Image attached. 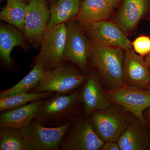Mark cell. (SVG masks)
Segmentation results:
<instances>
[{"mask_svg":"<svg viewBox=\"0 0 150 150\" xmlns=\"http://www.w3.org/2000/svg\"><path fill=\"white\" fill-rule=\"evenodd\" d=\"M90 57L100 83L106 91L124 85L123 49L106 46L90 40Z\"/></svg>","mask_w":150,"mask_h":150,"instance_id":"obj_1","label":"cell"},{"mask_svg":"<svg viewBox=\"0 0 150 150\" xmlns=\"http://www.w3.org/2000/svg\"><path fill=\"white\" fill-rule=\"evenodd\" d=\"M82 87L70 94H56L45 100L35 115L34 120L44 126H63L77 116L79 104L82 103L80 92Z\"/></svg>","mask_w":150,"mask_h":150,"instance_id":"obj_2","label":"cell"},{"mask_svg":"<svg viewBox=\"0 0 150 150\" xmlns=\"http://www.w3.org/2000/svg\"><path fill=\"white\" fill-rule=\"evenodd\" d=\"M88 77V74L82 73L63 63L56 68L45 71L37 86L31 92L68 94L83 85Z\"/></svg>","mask_w":150,"mask_h":150,"instance_id":"obj_3","label":"cell"},{"mask_svg":"<svg viewBox=\"0 0 150 150\" xmlns=\"http://www.w3.org/2000/svg\"><path fill=\"white\" fill-rule=\"evenodd\" d=\"M134 116L122 107L112 105L105 110L93 111L89 117L101 140L117 142Z\"/></svg>","mask_w":150,"mask_h":150,"instance_id":"obj_4","label":"cell"},{"mask_svg":"<svg viewBox=\"0 0 150 150\" xmlns=\"http://www.w3.org/2000/svg\"><path fill=\"white\" fill-rule=\"evenodd\" d=\"M73 120L63 126L48 127L33 119L21 129L25 150H60L61 142Z\"/></svg>","mask_w":150,"mask_h":150,"instance_id":"obj_5","label":"cell"},{"mask_svg":"<svg viewBox=\"0 0 150 150\" xmlns=\"http://www.w3.org/2000/svg\"><path fill=\"white\" fill-rule=\"evenodd\" d=\"M67 28L62 23L46 29L41 43V49L35 64L45 70L58 67L64 62Z\"/></svg>","mask_w":150,"mask_h":150,"instance_id":"obj_6","label":"cell"},{"mask_svg":"<svg viewBox=\"0 0 150 150\" xmlns=\"http://www.w3.org/2000/svg\"><path fill=\"white\" fill-rule=\"evenodd\" d=\"M77 116L63 137L60 149L98 150L104 144L95 131L89 117Z\"/></svg>","mask_w":150,"mask_h":150,"instance_id":"obj_7","label":"cell"},{"mask_svg":"<svg viewBox=\"0 0 150 150\" xmlns=\"http://www.w3.org/2000/svg\"><path fill=\"white\" fill-rule=\"evenodd\" d=\"M106 96L111 103L132 113L146 124L143 112L150 108V92L124 84L119 88L106 91Z\"/></svg>","mask_w":150,"mask_h":150,"instance_id":"obj_8","label":"cell"},{"mask_svg":"<svg viewBox=\"0 0 150 150\" xmlns=\"http://www.w3.org/2000/svg\"><path fill=\"white\" fill-rule=\"evenodd\" d=\"M67 35L64 62H71L85 74H88V60L90 57V41L76 22H70L67 25Z\"/></svg>","mask_w":150,"mask_h":150,"instance_id":"obj_9","label":"cell"},{"mask_svg":"<svg viewBox=\"0 0 150 150\" xmlns=\"http://www.w3.org/2000/svg\"><path fill=\"white\" fill-rule=\"evenodd\" d=\"M50 15L45 0H31L28 3L23 34L26 41L35 48L41 46Z\"/></svg>","mask_w":150,"mask_h":150,"instance_id":"obj_10","label":"cell"},{"mask_svg":"<svg viewBox=\"0 0 150 150\" xmlns=\"http://www.w3.org/2000/svg\"><path fill=\"white\" fill-rule=\"evenodd\" d=\"M113 18L127 36L132 35L142 20L150 18V0H123Z\"/></svg>","mask_w":150,"mask_h":150,"instance_id":"obj_11","label":"cell"},{"mask_svg":"<svg viewBox=\"0 0 150 150\" xmlns=\"http://www.w3.org/2000/svg\"><path fill=\"white\" fill-rule=\"evenodd\" d=\"M85 31L93 42L118 47L125 51L132 49V43L127 35L113 21L97 22Z\"/></svg>","mask_w":150,"mask_h":150,"instance_id":"obj_12","label":"cell"},{"mask_svg":"<svg viewBox=\"0 0 150 150\" xmlns=\"http://www.w3.org/2000/svg\"><path fill=\"white\" fill-rule=\"evenodd\" d=\"M98 75L90 69L88 77L80 92V99L85 115L90 116L96 110H104L112 105L103 90Z\"/></svg>","mask_w":150,"mask_h":150,"instance_id":"obj_13","label":"cell"},{"mask_svg":"<svg viewBox=\"0 0 150 150\" xmlns=\"http://www.w3.org/2000/svg\"><path fill=\"white\" fill-rule=\"evenodd\" d=\"M149 67L142 56L135 51H125L123 64V79L126 85L137 88L149 86Z\"/></svg>","mask_w":150,"mask_h":150,"instance_id":"obj_14","label":"cell"},{"mask_svg":"<svg viewBox=\"0 0 150 150\" xmlns=\"http://www.w3.org/2000/svg\"><path fill=\"white\" fill-rule=\"evenodd\" d=\"M115 13V8L105 0H83L76 20L81 28L86 30L93 23L113 16Z\"/></svg>","mask_w":150,"mask_h":150,"instance_id":"obj_15","label":"cell"},{"mask_svg":"<svg viewBox=\"0 0 150 150\" xmlns=\"http://www.w3.org/2000/svg\"><path fill=\"white\" fill-rule=\"evenodd\" d=\"M145 125L134 116L117 141L121 150H150L149 133Z\"/></svg>","mask_w":150,"mask_h":150,"instance_id":"obj_16","label":"cell"},{"mask_svg":"<svg viewBox=\"0 0 150 150\" xmlns=\"http://www.w3.org/2000/svg\"><path fill=\"white\" fill-rule=\"evenodd\" d=\"M44 101L45 100H35L20 107L1 111L0 127L11 126L20 129L26 127L34 119Z\"/></svg>","mask_w":150,"mask_h":150,"instance_id":"obj_17","label":"cell"},{"mask_svg":"<svg viewBox=\"0 0 150 150\" xmlns=\"http://www.w3.org/2000/svg\"><path fill=\"white\" fill-rule=\"evenodd\" d=\"M23 33L10 24L1 25L0 27V55L6 64L11 66L12 59L11 54L15 47L21 46L26 49Z\"/></svg>","mask_w":150,"mask_h":150,"instance_id":"obj_18","label":"cell"},{"mask_svg":"<svg viewBox=\"0 0 150 150\" xmlns=\"http://www.w3.org/2000/svg\"><path fill=\"white\" fill-rule=\"evenodd\" d=\"M81 0H58L51 6L50 15L47 29L65 23L77 16L81 4Z\"/></svg>","mask_w":150,"mask_h":150,"instance_id":"obj_19","label":"cell"},{"mask_svg":"<svg viewBox=\"0 0 150 150\" xmlns=\"http://www.w3.org/2000/svg\"><path fill=\"white\" fill-rule=\"evenodd\" d=\"M27 6L25 0H7L6 5L0 13L1 20L23 33Z\"/></svg>","mask_w":150,"mask_h":150,"instance_id":"obj_20","label":"cell"},{"mask_svg":"<svg viewBox=\"0 0 150 150\" xmlns=\"http://www.w3.org/2000/svg\"><path fill=\"white\" fill-rule=\"evenodd\" d=\"M45 71L41 66L35 64L18 83L8 89L1 91L0 99L18 94L30 92L37 86Z\"/></svg>","mask_w":150,"mask_h":150,"instance_id":"obj_21","label":"cell"},{"mask_svg":"<svg viewBox=\"0 0 150 150\" xmlns=\"http://www.w3.org/2000/svg\"><path fill=\"white\" fill-rule=\"evenodd\" d=\"M54 94V93L48 92L41 93L31 92L27 93L18 94L1 98L0 111L1 112L4 110L20 107L35 100H45Z\"/></svg>","mask_w":150,"mask_h":150,"instance_id":"obj_22","label":"cell"},{"mask_svg":"<svg viewBox=\"0 0 150 150\" xmlns=\"http://www.w3.org/2000/svg\"><path fill=\"white\" fill-rule=\"evenodd\" d=\"M0 150H25L21 130L11 126L0 127Z\"/></svg>","mask_w":150,"mask_h":150,"instance_id":"obj_23","label":"cell"},{"mask_svg":"<svg viewBox=\"0 0 150 150\" xmlns=\"http://www.w3.org/2000/svg\"><path fill=\"white\" fill-rule=\"evenodd\" d=\"M132 45L134 51L142 57L150 53V37L148 35H140L134 40Z\"/></svg>","mask_w":150,"mask_h":150,"instance_id":"obj_24","label":"cell"},{"mask_svg":"<svg viewBox=\"0 0 150 150\" xmlns=\"http://www.w3.org/2000/svg\"><path fill=\"white\" fill-rule=\"evenodd\" d=\"M99 150H121V149L118 142H105Z\"/></svg>","mask_w":150,"mask_h":150,"instance_id":"obj_25","label":"cell"},{"mask_svg":"<svg viewBox=\"0 0 150 150\" xmlns=\"http://www.w3.org/2000/svg\"><path fill=\"white\" fill-rule=\"evenodd\" d=\"M105 1L115 9L117 8L119 6L121 0H105Z\"/></svg>","mask_w":150,"mask_h":150,"instance_id":"obj_26","label":"cell"},{"mask_svg":"<svg viewBox=\"0 0 150 150\" xmlns=\"http://www.w3.org/2000/svg\"><path fill=\"white\" fill-rule=\"evenodd\" d=\"M146 63L147 64L148 66L150 67V53L149 54H148L147 55L146 57Z\"/></svg>","mask_w":150,"mask_h":150,"instance_id":"obj_27","label":"cell"},{"mask_svg":"<svg viewBox=\"0 0 150 150\" xmlns=\"http://www.w3.org/2000/svg\"><path fill=\"white\" fill-rule=\"evenodd\" d=\"M148 116H149V118L150 119V108H149V110H148Z\"/></svg>","mask_w":150,"mask_h":150,"instance_id":"obj_28","label":"cell"},{"mask_svg":"<svg viewBox=\"0 0 150 150\" xmlns=\"http://www.w3.org/2000/svg\"><path fill=\"white\" fill-rule=\"evenodd\" d=\"M149 144H150V133L149 134Z\"/></svg>","mask_w":150,"mask_h":150,"instance_id":"obj_29","label":"cell"},{"mask_svg":"<svg viewBox=\"0 0 150 150\" xmlns=\"http://www.w3.org/2000/svg\"><path fill=\"white\" fill-rule=\"evenodd\" d=\"M148 91H149L150 92V86L148 87Z\"/></svg>","mask_w":150,"mask_h":150,"instance_id":"obj_30","label":"cell"},{"mask_svg":"<svg viewBox=\"0 0 150 150\" xmlns=\"http://www.w3.org/2000/svg\"><path fill=\"white\" fill-rule=\"evenodd\" d=\"M30 1H31V0H28V3Z\"/></svg>","mask_w":150,"mask_h":150,"instance_id":"obj_31","label":"cell"},{"mask_svg":"<svg viewBox=\"0 0 150 150\" xmlns=\"http://www.w3.org/2000/svg\"><path fill=\"white\" fill-rule=\"evenodd\" d=\"M149 86H150V85H149Z\"/></svg>","mask_w":150,"mask_h":150,"instance_id":"obj_32","label":"cell"},{"mask_svg":"<svg viewBox=\"0 0 150 150\" xmlns=\"http://www.w3.org/2000/svg\"><path fill=\"white\" fill-rule=\"evenodd\" d=\"M0 1H2V0H0Z\"/></svg>","mask_w":150,"mask_h":150,"instance_id":"obj_33","label":"cell"}]
</instances>
